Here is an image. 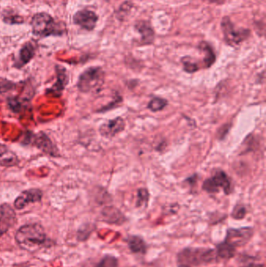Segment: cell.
<instances>
[{"instance_id": "cell-1", "label": "cell", "mask_w": 266, "mask_h": 267, "mask_svg": "<svg viewBox=\"0 0 266 267\" xmlns=\"http://www.w3.org/2000/svg\"><path fill=\"white\" fill-rule=\"evenodd\" d=\"M218 260L215 249L204 247H187L176 255L178 265L198 267Z\"/></svg>"}, {"instance_id": "cell-2", "label": "cell", "mask_w": 266, "mask_h": 267, "mask_svg": "<svg viewBox=\"0 0 266 267\" xmlns=\"http://www.w3.org/2000/svg\"><path fill=\"white\" fill-rule=\"evenodd\" d=\"M15 240L24 250L32 251L38 249L47 240L44 227L39 223L25 224L17 230Z\"/></svg>"}, {"instance_id": "cell-3", "label": "cell", "mask_w": 266, "mask_h": 267, "mask_svg": "<svg viewBox=\"0 0 266 267\" xmlns=\"http://www.w3.org/2000/svg\"><path fill=\"white\" fill-rule=\"evenodd\" d=\"M104 82V70L100 66H92L80 73L77 86L82 93H91L100 91Z\"/></svg>"}, {"instance_id": "cell-4", "label": "cell", "mask_w": 266, "mask_h": 267, "mask_svg": "<svg viewBox=\"0 0 266 267\" xmlns=\"http://www.w3.org/2000/svg\"><path fill=\"white\" fill-rule=\"evenodd\" d=\"M33 34L38 37H48L50 35H61L63 29L54 19L47 13H39L33 17L31 21Z\"/></svg>"}, {"instance_id": "cell-5", "label": "cell", "mask_w": 266, "mask_h": 267, "mask_svg": "<svg viewBox=\"0 0 266 267\" xmlns=\"http://www.w3.org/2000/svg\"><path fill=\"white\" fill-rule=\"evenodd\" d=\"M220 188L224 190L225 195H230L232 193L231 179L222 170L216 171L212 177L206 179L202 184L203 190L209 194L218 193Z\"/></svg>"}, {"instance_id": "cell-6", "label": "cell", "mask_w": 266, "mask_h": 267, "mask_svg": "<svg viewBox=\"0 0 266 267\" xmlns=\"http://www.w3.org/2000/svg\"><path fill=\"white\" fill-rule=\"evenodd\" d=\"M254 228L251 226H243L240 228H229L227 231L224 241L238 249L249 243L254 236Z\"/></svg>"}, {"instance_id": "cell-7", "label": "cell", "mask_w": 266, "mask_h": 267, "mask_svg": "<svg viewBox=\"0 0 266 267\" xmlns=\"http://www.w3.org/2000/svg\"><path fill=\"white\" fill-rule=\"evenodd\" d=\"M222 28L224 39L230 46H237L247 39L249 31L247 29H237L228 17H224L222 21Z\"/></svg>"}, {"instance_id": "cell-8", "label": "cell", "mask_w": 266, "mask_h": 267, "mask_svg": "<svg viewBox=\"0 0 266 267\" xmlns=\"http://www.w3.org/2000/svg\"><path fill=\"white\" fill-rule=\"evenodd\" d=\"M31 144L35 145L38 149L42 152L50 156V157H59V150L57 145L50 139V137L44 132H39L36 135H32Z\"/></svg>"}, {"instance_id": "cell-9", "label": "cell", "mask_w": 266, "mask_h": 267, "mask_svg": "<svg viewBox=\"0 0 266 267\" xmlns=\"http://www.w3.org/2000/svg\"><path fill=\"white\" fill-rule=\"evenodd\" d=\"M17 223V214L11 205H0V237L5 235Z\"/></svg>"}, {"instance_id": "cell-10", "label": "cell", "mask_w": 266, "mask_h": 267, "mask_svg": "<svg viewBox=\"0 0 266 267\" xmlns=\"http://www.w3.org/2000/svg\"><path fill=\"white\" fill-rule=\"evenodd\" d=\"M43 193L38 188H31L24 190L14 201V207L23 209L31 203H38L42 199Z\"/></svg>"}, {"instance_id": "cell-11", "label": "cell", "mask_w": 266, "mask_h": 267, "mask_svg": "<svg viewBox=\"0 0 266 267\" xmlns=\"http://www.w3.org/2000/svg\"><path fill=\"white\" fill-rule=\"evenodd\" d=\"M126 123L122 118H116L115 119L109 120L104 123L99 128V133L105 138H113L119 133L124 131Z\"/></svg>"}, {"instance_id": "cell-12", "label": "cell", "mask_w": 266, "mask_h": 267, "mask_svg": "<svg viewBox=\"0 0 266 267\" xmlns=\"http://www.w3.org/2000/svg\"><path fill=\"white\" fill-rule=\"evenodd\" d=\"M98 21V16L93 11H78L73 16V22L87 31H93L96 27Z\"/></svg>"}, {"instance_id": "cell-13", "label": "cell", "mask_w": 266, "mask_h": 267, "mask_svg": "<svg viewBox=\"0 0 266 267\" xmlns=\"http://www.w3.org/2000/svg\"><path fill=\"white\" fill-rule=\"evenodd\" d=\"M56 73H57V82L48 89L47 92L55 96H60L68 85L69 76L65 67L60 65L56 66Z\"/></svg>"}, {"instance_id": "cell-14", "label": "cell", "mask_w": 266, "mask_h": 267, "mask_svg": "<svg viewBox=\"0 0 266 267\" xmlns=\"http://www.w3.org/2000/svg\"><path fill=\"white\" fill-rule=\"evenodd\" d=\"M128 249L135 255H145L148 251V244L140 235H128L126 239Z\"/></svg>"}, {"instance_id": "cell-15", "label": "cell", "mask_w": 266, "mask_h": 267, "mask_svg": "<svg viewBox=\"0 0 266 267\" xmlns=\"http://www.w3.org/2000/svg\"><path fill=\"white\" fill-rule=\"evenodd\" d=\"M103 220L110 224L122 225L126 221V218L120 210L113 206L106 207L102 211Z\"/></svg>"}, {"instance_id": "cell-16", "label": "cell", "mask_w": 266, "mask_h": 267, "mask_svg": "<svg viewBox=\"0 0 266 267\" xmlns=\"http://www.w3.org/2000/svg\"><path fill=\"white\" fill-rule=\"evenodd\" d=\"M19 159L13 151L4 144H0V166L5 167H12L18 165Z\"/></svg>"}, {"instance_id": "cell-17", "label": "cell", "mask_w": 266, "mask_h": 267, "mask_svg": "<svg viewBox=\"0 0 266 267\" xmlns=\"http://www.w3.org/2000/svg\"><path fill=\"white\" fill-rule=\"evenodd\" d=\"M237 249L226 241L219 242L215 245V254L217 259L224 261L231 260L237 253Z\"/></svg>"}, {"instance_id": "cell-18", "label": "cell", "mask_w": 266, "mask_h": 267, "mask_svg": "<svg viewBox=\"0 0 266 267\" xmlns=\"http://www.w3.org/2000/svg\"><path fill=\"white\" fill-rule=\"evenodd\" d=\"M34 53H35V49L32 43H27L22 48H21V51H20L19 56V66H24L27 63L31 61V59L34 57Z\"/></svg>"}, {"instance_id": "cell-19", "label": "cell", "mask_w": 266, "mask_h": 267, "mask_svg": "<svg viewBox=\"0 0 266 267\" xmlns=\"http://www.w3.org/2000/svg\"><path fill=\"white\" fill-rule=\"evenodd\" d=\"M201 50L205 53V58H204V63H205V67H210L215 61V54L212 50V47L206 43H201L200 46Z\"/></svg>"}, {"instance_id": "cell-20", "label": "cell", "mask_w": 266, "mask_h": 267, "mask_svg": "<svg viewBox=\"0 0 266 267\" xmlns=\"http://www.w3.org/2000/svg\"><path fill=\"white\" fill-rule=\"evenodd\" d=\"M138 29L142 35V42L146 44H150L152 43L154 39V32L152 28L148 24H142L138 26Z\"/></svg>"}, {"instance_id": "cell-21", "label": "cell", "mask_w": 266, "mask_h": 267, "mask_svg": "<svg viewBox=\"0 0 266 267\" xmlns=\"http://www.w3.org/2000/svg\"><path fill=\"white\" fill-rule=\"evenodd\" d=\"M167 105L168 102L166 99L160 97H154L149 102L148 109H150L152 112H159L162 110Z\"/></svg>"}, {"instance_id": "cell-22", "label": "cell", "mask_w": 266, "mask_h": 267, "mask_svg": "<svg viewBox=\"0 0 266 267\" xmlns=\"http://www.w3.org/2000/svg\"><path fill=\"white\" fill-rule=\"evenodd\" d=\"M96 267H120L119 259L113 255H106L101 259Z\"/></svg>"}, {"instance_id": "cell-23", "label": "cell", "mask_w": 266, "mask_h": 267, "mask_svg": "<svg viewBox=\"0 0 266 267\" xmlns=\"http://www.w3.org/2000/svg\"><path fill=\"white\" fill-rule=\"evenodd\" d=\"M149 200V190L146 188H140L138 190L136 207H147Z\"/></svg>"}, {"instance_id": "cell-24", "label": "cell", "mask_w": 266, "mask_h": 267, "mask_svg": "<svg viewBox=\"0 0 266 267\" xmlns=\"http://www.w3.org/2000/svg\"><path fill=\"white\" fill-rule=\"evenodd\" d=\"M246 215H247V209H246L245 206L241 204H237V206H234V209H233L231 217L234 220H243L245 217Z\"/></svg>"}, {"instance_id": "cell-25", "label": "cell", "mask_w": 266, "mask_h": 267, "mask_svg": "<svg viewBox=\"0 0 266 267\" xmlns=\"http://www.w3.org/2000/svg\"><path fill=\"white\" fill-rule=\"evenodd\" d=\"M183 65H184V69L187 73H195L198 70V66L197 63L187 60L186 59L183 60Z\"/></svg>"}, {"instance_id": "cell-26", "label": "cell", "mask_w": 266, "mask_h": 267, "mask_svg": "<svg viewBox=\"0 0 266 267\" xmlns=\"http://www.w3.org/2000/svg\"><path fill=\"white\" fill-rule=\"evenodd\" d=\"M121 101L122 98L120 97V96H117V97H116V99H115V100L113 101V102H111V103H109V105H107V106H104V107L102 108L100 110H99V112H106V111L109 110V109H112V108L115 107V106H116L118 103H120V102H121Z\"/></svg>"}, {"instance_id": "cell-27", "label": "cell", "mask_w": 266, "mask_h": 267, "mask_svg": "<svg viewBox=\"0 0 266 267\" xmlns=\"http://www.w3.org/2000/svg\"><path fill=\"white\" fill-rule=\"evenodd\" d=\"M4 21L9 24H20L23 22L22 17L18 16H14V17H7L4 19Z\"/></svg>"}, {"instance_id": "cell-28", "label": "cell", "mask_w": 266, "mask_h": 267, "mask_svg": "<svg viewBox=\"0 0 266 267\" xmlns=\"http://www.w3.org/2000/svg\"><path fill=\"white\" fill-rule=\"evenodd\" d=\"M240 267H264V264L261 263V262H254V261H248Z\"/></svg>"}, {"instance_id": "cell-29", "label": "cell", "mask_w": 266, "mask_h": 267, "mask_svg": "<svg viewBox=\"0 0 266 267\" xmlns=\"http://www.w3.org/2000/svg\"><path fill=\"white\" fill-rule=\"evenodd\" d=\"M178 267H189V266H187V265H178Z\"/></svg>"}]
</instances>
